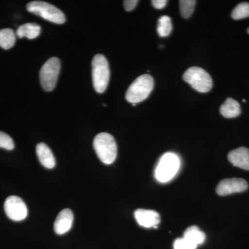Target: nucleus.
<instances>
[{
    "label": "nucleus",
    "mask_w": 249,
    "mask_h": 249,
    "mask_svg": "<svg viewBox=\"0 0 249 249\" xmlns=\"http://www.w3.org/2000/svg\"><path fill=\"white\" fill-rule=\"evenodd\" d=\"M93 144L96 155L103 163L109 165L114 163L117 156V145L111 134L106 132L97 134Z\"/></svg>",
    "instance_id": "f257e3e1"
},
{
    "label": "nucleus",
    "mask_w": 249,
    "mask_h": 249,
    "mask_svg": "<svg viewBox=\"0 0 249 249\" xmlns=\"http://www.w3.org/2000/svg\"><path fill=\"white\" fill-rule=\"evenodd\" d=\"M155 85L153 78L149 74H142L138 77L129 87L125 98L132 104H137L146 99Z\"/></svg>",
    "instance_id": "f03ea898"
},
{
    "label": "nucleus",
    "mask_w": 249,
    "mask_h": 249,
    "mask_svg": "<svg viewBox=\"0 0 249 249\" xmlns=\"http://www.w3.org/2000/svg\"><path fill=\"white\" fill-rule=\"evenodd\" d=\"M110 78V70L107 58L102 54H97L92 60L93 88L96 92L103 93L107 89Z\"/></svg>",
    "instance_id": "7ed1b4c3"
},
{
    "label": "nucleus",
    "mask_w": 249,
    "mask_h": 249,
    "mask_svg": "<svg viewBox=\"0 0 249 249\" xmlns=\"http://www.w3.org/2000/svg\"><path fill=\"white\" fill-rule=\"evenodd\" d=\"M27 9L31 14L40 16L46 20L55 24H64L66 21V18L62 11L46 1H30L27 5Z\"/></svg>",
    "instance_id": "20e7f679"
},
{
    "label": "nucleus",
    "mask_w": 249,
    "mask_h": 249,
    "mask_svg": "<svg viewBox=\"0 0 249 249\" xmlns=\"http://www.w3.org/2000/svg\"><path fill=\"white\" fill-rule=\"evenodd\" d=\"M183 79L200 93L209 92L213 88L212 78L207 71L200 67L188 69L183 73Z\"/></svg>",
    "instance_id": "39448f33"
},
{
    "label": "nucleus",
    "mask_w": 249,
    "mask_h": 249,
    "mask_svg": "<svg viewBox=\"0 0 249 249\" xmlns=\"http://www.w3.org/2000/svg\"><path fill=\"white\" fill-rule=\"evenodd\" d=\"M179 165L178 155L171 152L165 153L156 168V178L161 183L168 182L178 173Z\"/></svg>",
    "instance_id": "423d86ee"
},
{
    "label": "nucleus",
    "mask_w": 249,
    "mask_h": 249,
    "mask_svg": "<svg viewBox=\"0 0 249 249\" xmlns=\"http://www.w3.org/2000/svg\"><path fill=\"white\" fill-rule=\"evenodd\" d=\"M60 61L56 57L49 58L44 64L40 71V80L42 88L45 91H52L56 85L60 71Z\"/></svg>",
    "instance_id": "0eeeda50"
},
{
    "label": "nucleus",
    "mask_w": 249,
    "mask_h": 249,
    "mask_svg": "<svg viewBox=\"0 0 249 249\" xmlns=\"http://www.w3.org/2000/svg\"><path fill=\"white\" fill-rule=\"evenodd\" d=\"M4 211L10 219L16 222L24 220L28 215L27 205L21 198L10 196L4 202Z\"/></svg>",
    "instance_id": "6e6552de"
},
{
    "label": "nucleus",
    "mask_w": 249,
    "mask_h": 249,
    "mask_svg": "<svg viewBox=\"0 0 249 249\" xmlns=\"http://www.w3.org/2000/svg\"><path fill=\"white\" fill-rule=\"evenodd\" d=\"M248 188V183L243 178H225L217 185L216 192L219 196H226L233 193H242L247 191Z\"/></svg>",
    "instance_id": "1a4fd4ad"
},
{
    "label": "nucleus",
    "mask_w": 249,
    "mask_h": 249,
    "mask_svg": "<svg viewBox=\"0 0 249 249\" xmlns=\"http://www.w3.org/2000/svg\"><path fill=\"white\" fill-rule=\"evenodd\" d=\"M137 223L144 228H156L160 222V215L152 210L138 209L134 212Z\"/></svg>",
    "instance_id": "9d476101"
},
{
    "label": "nucleus",
    "mask_w": 249,
    "mask_h": 249,
    "mask_svg": "<svg viewBox=\"0 0 249 249\" xmlns=\"http://www.w3.org/2000/svg\"><path fill=\"white\" fill-rule=\"evenodd\" d=\"M73 214L71 210L65 209L59 213L54 222V231L57 235H64L71 229Z\"/></svg>",
    "instance_id": "9b49d317"
},
{
    "label": "nucleus",
    "mask_w": 249,
    "mask_h": 249,
    "mask_svg": "<svg viewBox=\"0 0 249 249\" xmlns=\"http://www.w3.org/2000/svg\"><path fill=\"white\" fill-rule=\"evenodd\" d=\"M228 160L234 166L249 170V149L240 147L232 150L228 155Z\"/></svg>",
    "instance_id": "f8f14e48"
},
{
    "label": "nucleus",
    "mask_w": 249,
    "mask_h": 249,
    "mask_svg": "<svg viewBox=\"0 0 249 249\" xmlns=\"http://www.w3.org/2000/svg\"><path fill=\"white\" fill-rule=\"evenodd\" d=\"M36 153H37L38 160L41 164L47 169H52L55 166V157L51 149L44 142H40L36 147Z\"/></svg>",
    "instance_id": "ddd939ff"
},
{
    "label": "nucleus",
    "mask_w": 249,
    "mask_h": 249,
    "mask_svg": "<svg viewBox=\"0 0 249 249\" xmlns=\"http://www.w3.org/2000/svg\"><path fill=\"white\" fill-rule=\"evenodd\" d=\"M220 113L227 119L237 117L241 113L240 103L231 98H228L220 107Z\"/></svg>",
    "instance_id": "4468645a"
},
{
    "label": "nucleus",
    "mask_w": 249,
    "mask_h": 249,
    "mask_svg": "<svg viewBox=\"0 0 249 249\" xmlns=\"http://www.w3.org/2000/svg\"><path fill=\"white\" fill-rule=\"evenodd\" d=\"M41 27L36 23H27L18 28L16 35L19 38L27 37L29 40L35 39L40 35Z\"/></svg>",
    "instance_id": "2eb2a0df"
},
{
    "label": "nucleus",
    "mask_w": 249,
    "mask_h": 249,
    "mask_svg": "<svg viewBox=\"0 0 249 249\" xmlns=\"http://www.w3.org/2000/svg\"><path fill=\"white\" fill-rule=\"evenodd\" d=\"M183 237L196 246L202 245L206 240L204 232L196 226L188 228L183 233Z\"/></svg>",
    "instance_id": "dca6fc26"
},
{
    "label": "nucleus",
    "mask_w": 249,
    "mask_h": 249,
    "mask_svg": "<svg viewBox=\"0 0 249 249\" xmlns=\"http://www.w3.org/2000/svg\"><path fill=\"white\" fill-rule=\"evenodd\" d=\"M16 34L11 29H4L0 30V47L8 50L12 48L16 43Z\"/></svg>",
    "instance_id": "f3484780"
},
{
    "label": "nucleus",
    "mask_w": 249,
    "mask_h": 249,
    "mask_svg": "<svg viewBox=\"0 0 249 249\" xmlns=\"http://www.w3.org/2000/svg\"><path fill=\"white\" fill-rule=\"evenodd\" d=\"M173 30V24L169 16H161L159 19L157 24V33L160 37H167L171 34Z\"/></svg>",
    "instance_id": "a211bd4d"
},
{
    "label": "nucleus",
    "mask_w": 249,
    "mask_h": 249,
    "mask_svg": "<svg viewBox=\"0 0 249 249\" xmlns=\"http://www.w3.org/2000/svg\"><path fill=\"white\" fill-rule=\"evenodd\" d=\"M196 1L195 0H181L179 1L180 12L185 19L191 18L194 12Z\"/></svg>",
    "instance_id": "6ab92c4d"
},
{
    "label": "nucleus",
    "mask_w": 249,
    "mask_h": 249,
    "mask_svg": "<svg viewBox=\"0 0 249 249\" xmlns=\"http://www.w3.org/2000/svg\"><path fill=\"white\" fill-rule=\"evenodd\" d=\"M231 17L236 20L249 17V3L242 2L237 5L232 10Z\"/></svg>",
    "instance_id": "aec40b11"
},
{
    "label": "nucleus",
    "mask_w": 249,
    "mask_h": 249,
    "mask_svg": "<svg viewBox=\"0 0 249 249\" xmlns=\"http://www.w3.org/2000/svg\"><path fill=\"white\" fill-rule=\"evenodd\" d=\"M0 147L7 150H14L15 144L12 138L7 134L0 132Z\"/></svg>",
    "instance_id": "412c9836"
},
{
    "label": "nucleus",
    "mask_w": 249,
    "mask_h": 249,
    "mask_svg": "<svg viewBox=\"0 0 249 249\" xmlns=\"http://www.w3.org/2000/svg\"><path fill=\"white\" fill-rule=\"evenodd\" d=\"M197 246L182 237L177 239L174 242V249H196Z\"/></svg>",
    "instance_id": "4be33fe9"
},
{
    "label": "nucleus",
    "mask_w": 249,
    "mask_h": 249,
    "mask_svg": "<svg viewBox=\"0 0 249 249\" xmlns=\"http://www.w3.org/2000/svg\"><path fill=\"white\" fill-rule=\"evenodd\" d=\"M139 1L137 0H125L124 1V8L125 11H131L135 9Z\"/></svg>",
    "instance_id": "5701e85b"
},
{
    "label": "nucleus",
    "mask_w": 249,
    "mask_h": 249,
    "mask_svg": "<svg viewBox=\"0 0 249 249\" xmlns=\"http://www.w3.org/2000/svg\"><path fill=\"white\" fill-rule=\"evenodd\" d=\"M152 6L157 9H162L168 4L167 0H152Z\"/></svg>",
    "instance_id": "b1692460"
},
{
    "label": "nucleus",
    "mask_w": 249,
    "mask_h": 249,
    "mask_svg": "<svg viewBox=\"0 0 249 249\" xmlns=\"http://www.w3.org/2000/svg\"><path fill=\"white\" fill-rule=\"evenodd\" d=\"M247 32H248V34H249V28L248 29V30H247Z\"/></svg>",
    "instance_id": "393cba45"
}]
</instances>
